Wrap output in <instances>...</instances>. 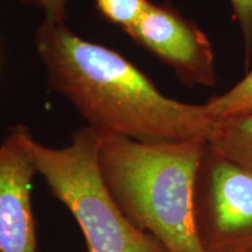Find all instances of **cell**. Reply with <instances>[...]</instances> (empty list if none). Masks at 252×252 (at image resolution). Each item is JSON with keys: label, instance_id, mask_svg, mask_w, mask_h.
Segmentation results:
<instances>
[{"label": "cell", "instance_id": "8", "mask_svg": "<svg viewBox=\"0 0 252 252\" xmlns=\"http://www.w3.org/2000/svg\"><path fill=\"white\" fill-rule=\"evenodd\" d=\"M204 104L215 121L252 112V69L231 89Z\"/></svg>", "mask_w": 252, "mask_h": 252}, {"label": "cell", "instance_id": "4", "mask_svg": "<svg viewBox=\"0 0 252 252\" xmlns=\"http://www.w3.org/2000/svg\"><path fill=\"white\" fill-rule=\"evenodd\" d=\"M208 252H252V173L207 144L194 194Z\"/></svg>", "mask_w": 252, "mask_h": 252}, {"label": "cell", "instance_id": "2", "mask_svg": "<svg viewBox=\"0 0 252 252\" xmlns=\"http://www.w3.org/2000/svg\"><path fill=\"white\" fill-rule=\"evenodd\" d=\"M99 134L98 168L109 193L167 252H208L195 216V184L207 140L143 143Z\"/></svg>", "mask_w": 252, "mask_h": 252}, {"label": "cell", "instance_id": "6", "mask_svg": "<svg viewBox=\"0 0 252 252\" xmlns=\"http://www.w3.org/2000/svg\"><path fill=\"white\" fill-rule=\"evenodd\" d=\"M36 174L21 125L15 126L0 144V252H37L32 202Z\"/></svg>", "mask_w": 252, "mask_h": 252}, {"label": "cell", "instance_id": "3", "mask_svg": "<svg viewBox=\"0 0 252 252\" xmlns=\"http://www.w3.org/2000/svg\"><path fill=\"white\" fill-rule=\"evenodd\" d=\"M21 134L36 173L77 222L87 252H167L132 224L109 193L98 168V132L78 128L61 149L39 143L25 125Z\"/></svg>", "mask_w": 252, "mask_h": 252}, {"label": "cell", "instance_id": "9", "mask_svg": "<svg viewBox=\"0 0 252 252\" xmlns=\"http://www.w3.org/2000/svg\"><path fill=\"white\" fill-rule=\"evenodd\" d=\"M150 4V0H94L98 13L125 33L137 24Z\"/></svg>", "mask_w": 252, "mask_h": 252}, {"label": "cell", "instance_id": "5", "mask_svg": "<svg viewBox=\"0 0 252 252\" xmlns=\"http://www.w3.org/2000/svg\"><path fill=\"white\" fill-rule=\"evenodd\" d=\"M126 34L171 67L186 86L213 88L217 84L212 42L194 20L169 2H151Z\"/></svg>", "mask_w": 252, "mask_h": 252}, {"label": "cell", "instance_id": "11", "mask_svg": "<svg viewBox=\"0 0 252 252\" xmlns=\"http://www.w3.org/2000/svg\"><path fill=\"white\" fill-rule=\"evenodd\" d=\"M25 5L33 6L43 14V20L65 24L68 17V0H20Z\"/></svg>", "mask_w": 252, "mask_h": 252}, {"label": "cell", "instance_id": "1", "mask_svg": "<svg viewBox=\"0 0 252 252\" xmlns=\"http://www.w3.org/2000/svg\"><path fill=\"white\" fill-rule=\"evenodd\" d=\"M34 46L50 90L74 106L87 126L143 143L209 140L216 122L206 104L169 98L133 63L82 39L65 24L43 20Z\"/></svg>", "mask_w": 252, "mask_h": 252}, {"label": "cell", "instance_id": "7", "mask_svg": "<svg viewBox=\"0 0 252 252\" xmlns=\"http://www.w3.org/2000/svg\"><path fill=\"white\" fill-rule=\"evenodd\" d=\"M208 144L252 173V112L217 121Z\"/></svg>", "mask_w": 252, "mask_h": 252}, {"label": "cell", "instance_id": "10", "mask_svg": "<svg viewBox=\"0 0 252 252\" xmlns=\"http://www.w3.org/2000/svg\"><path fill=\"white\" fill-rule=\"evenodd\" d=\"M232 18L238 25L244 43L245 65L249 67L252 56V0H228Z\"/></svg>", "mask_w": 252, "mask_h": 252}]
</instances>
